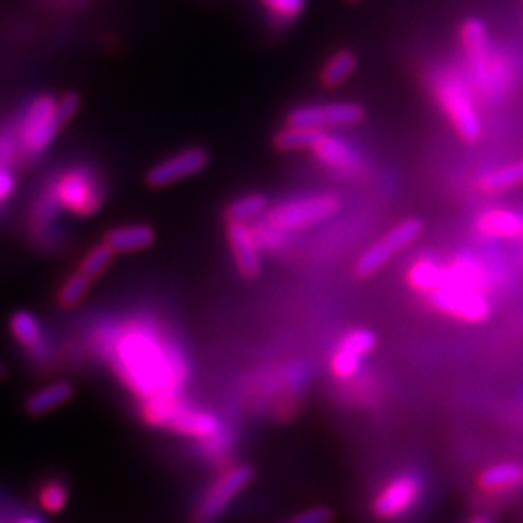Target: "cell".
<instances>
[{
    "label": "cell",
    "instance_id": "1",
    "mask_svg": "<svg viewBox=\"0 0 523 523\" xmlns=\"http://www.w3.org/2000/svg\"><path fill=\"white\" fill-rule=\"evenodd\" d=\"M107 347L119 378L144 401L179 396L188 380L183 351L155 324L128 322Z\"/></svg>",
    "mask_w": 523,
    "mask_h": 523
},
{
    "label": "cell",
    "instance_id": "2",
    "mask_svg": "<svg viewBox=\"0 0 523 523\" xmlns=\"http://www.w3.org/2000/svg\"><path fill=\"white\" fill-rule=\"evenodd\" d=\"M142 419L150 427L167 429L204 442L216 440L225 434V425L221 417H217L212 411L188 405L179 396L144 401Z\"/></svg>",
    "mask_w": 523,
    "mask_h": 523
},
{
    "label": "cell",
    "instance_id": "3",
    "mask_svg": "<svg viewBox=\"0 0 523 523\" xmlns=\"http://www.w3.org/2000/svg\"><path fill=\"white\" fill-rule=\"evenodd\" d=\"M431 92L463 142L477 144L483 136V126L462 76L456 70L438 68L431 76Z\"/></svg>",
    "mask_w": 523,
    "mask_h": 523
},
{
    "label": "cell",
    "instance_id": "4",
    "mask_svg": "<svg viewBox=\"0 0 523 523\" xmlns=\"http://www.w3.org/2000/svg\"><path fill=\"white\" fill-rule=\"evenodd\" d=\"M45 192L61 210H66L72 216H93L105 202L103 186L97 179V173L90 167L64 169L49 183Z\"/></svg>",
    "mask_w": 523,
    "mask_h": 523
},
{
    "label": "cell",
    "instance_id": "5",
    "mask_svg": "<svg viewBox=\"0 0 523 523\" xmlns=\"http://www.w3.org/2000/svg\"><path fill=\"white\" fill-rule=\"evenodd\" d=\"M57 105H59V99L43 93V95H37L24 109L18 130H16L22 155L35 157V155L43 154L53 144V140L59 136L62 126L59 123V115H57Z\"/></svg>",
    "mask_w": 523,
    "mask_h": 523
},
{
    "label": "cell",
    "instance_id": "6",
    "mask_svg": "<svg viewBox=\"0 0 523 523\" xmlns=\"http://www.w3.org/2000/svg\"><path fill=\"white\" fill-rule=\"evenodd\" d=\"M341 210V200L334 192H322L299 200L281 202L268 210L266 221L279 231L289 233L297 229H307L336 216Z\"/></svg>",
    "mask_w": 523,
    "mask_h": 523
},
{
    "label": "cell",
    "instance_id": "7",
    "mask_svg": "<svg viewBox=\"0 0 523 523\" xmlns=\"http://www.w3.org/2000/svg\"><path fill=\"white\" fill-rule=\"evenodd\" d=\"M423 231H425V223L419 217L403 219L357 258V262L353 266V274L359 279L374 276L396 254H400L401 250L413 245L423 235Z\"/></svg>",
    "mask_w": 523,
    "mask_h": 523
},
{
    "label": "cell",
    "instance_id": "8",
    "mask_svg": "<svg viewBox=\"0 0 523 523\" xmlns=\"http://www.w3.org/2000/svg\"><path fill=\"white\" fill-rule=\"evenodd\" d=\"M463 53L467 57L469 72L473 84L479 92L493 93L498 88V74H496V61L493 51L489 47L487 26L481 18H467L460 30Z\"/></svg>",
    "mask_w": 523,
    "mask_h": 523
},
{
    "label": "cell",
    "instance_id": "9",
    "mask_svg": "<svg viewBox=\"0 0 523 523\" xmlns=\"http://www.w3.org/2000/svg\"><path fill=\"white\" fill-rule=\"evenodd\" d=\"M252 481L254 469L247 463H239L225 469L200 500L190 523H217L227 512L231 502L243 493Z\"/></svg>",
    "mask_w": 523,
    "mask_h": 523
},
{
    "label": "cell",
    "instance_id": "10",
    "mask_svg": "<svg viewBox=\"0 0 523 523\" xmlns=\"http://www.w3.org/2000/svg\"><path fill=\"white\" fill-rule=\"evenodd\" d=\"M427 299L436 312L465 324H481L491 316V305L485 293L456 283L452 277H448V283L436 289Z\"/></svg>",
    "mask_w": 523,
    "mask_h": 523
},
{
    "label": "cell",
    "instance_id": "11",
    "mask_svg": "<svg viewBox=\"0 0 523 523\" xmlns=\"http://www.w3.org/2000/svg\"><path fill=\"white\" fill-rule=\"evenodd\" d=\"M423 494V479L415 471L392 477L370 502V512L378 522H392L405 516Z\"/></svg>",
    "mask_w": 523,
    "mask_h": 523
},
{
    "label": "cell",
    "instance_id": "12",
    "mask_svg": "<svg viewBox=\"0 0 523 523\" xmlns=\"http://www.w3.org/2000/svg\"><path fill=\"white\" fill-rule=\"evenodd\" d=\"M367 119V109L355 101H332L318 105H299L291 109L285 117L289 126L301 128H339V126H357Z\"/></svg>",
    "mask_w": 523,
    "mask_h": 523
},
{
    "label": "cell",
    "instance_id": "13",
    "mask_svg": "<svg viewBox=\"0 0 523 523\" xmlns=\"http://www.w3.org/2000/svg\"><path fill=\"white\" fill-rule=\"evenodd\" d=\"M208 163H210V154L204 148L200 146L185 148L179 154L169 155L167 159L155 163L146 175V183L152 188L175 185L183 179L198 175L208 167Z\"/></svg>",
    "mask_w": 523,
    "mask_h": 523
},
{
    "label": "cell",
    "instance_id": "14",
    "mask_svg": "<svg viewBox=\"0 0 523 523\" xmlns=\"http://www.w3.org/2000/svg\"><path fill=\"white\" fill-rule=\"evenodd\" d=\"M376 343H378L376 334L367 328H357V330L347 332L343 338L339 339V343L332 353V359H330L332 376L341 382L351 380L361 369V363L365 361V357L376 347Z\"/></svg>",
    "mask_w": 523,
    "mask_h": 523
},
{
    "label": "cell",
    "instance_id": "15",
    "mask_svg": "<svg viewBox=\"0 0 523 523\" xmlns=\"http://www.w3.org/2000/svg\"><path fill=\"white\" fill-rule=\"evenodd\" d=\"M225 237L233 254L235 266L245 279H256L262 274V248L258 245L248 223H227Z\"/></svg>",
    "mask_w": 523,
    "mask_h": 523
},
{
    "label": "cell",
    "instance_id": "16",
    "mask_svg": "<svg viewBox=\"0 0 523 523\" xmlns=\"http://www.w3.org/2000/svg\"><path fill=\"white\" fill-rule=\"evenodd\" d=\"M310 154L314 155L320 163H324L326 167H330L332 171L339 173L341 177H347V179L361 177V171H363L361 155L353 150L351 144L339 140L328 132H324L320 136V140L314 144Z\"/></svg>",
    "mask_w": 523,
    "mask_h": 523
},
{
    "label": "cell",
    "instance_id": "17",
    "mask_svg": "<svg viewBox=\"0 0 523 523\" xmlns=\"http://www.w3.org/2000/svg\"><path fill=\"white\" fill-rule=\"evenodd\" d=\"M8 330L14 341L30 355L33 361H43L49 353L45 330L39 318L30 310H16L8 320Z\"/></svg>",
    "mask_w": 523,
    "mask_h": 523
},
{
    "label": "cell",
    "instance_id": "18",
    "mask_svg": "<svg viewBox=\"0 0 523 523\" xmlns=\"http://www.w3.org/2000/svg\"><path fill=\"white\" fill-rule=\"evenodd\" d=\"M523 485V463L500 462L485 467L477 475V491L483 494H504Z\"/></svg>",
    "mask_w": 523,
    "mask_h": 523
},
{
    "label": "cell",
    "instance_id": "19",
    "mask_svg": "<svg viewBox=\"0 0 523 523\" xmlns=\"http://www.w3.org/2000/svg\"><path fill=\"white\" fill-rule=\"evenodd\" d=\"M157 239L155 229L152 225L146 223H130V225H121L111 229L103 243L113 248L117 254H126V252H140L146 248L152 247Z\"/></svg>",
    "mask_w": 523,
    "mask_h": 523
},
{
    "label": "cell",
    "instance_id": "20",
    "mask_svg": "<svg viewBox=\"0 0 523 523\" xmlns=\"http://www.w3.org/2000/svg\"><path fill=\"white\" fill-rule=\"evenodd\" d=\"M477 229L494 239H514L522 235L523 221L510 210H489L477 217Z\"/></svg>",
    "mask_w": 523,
    "mask_h": 523
},
{
    "label": "cell",
    "instance_id": "21",
    "mask_svg": "<svg viewBox=\"0 0 523 523\" xmlns=\"http://www.w3.org/2000/svg\"><path fill=\"white\" fill-rule=\"evenodd\" d=\"M450 272L444 266H438L431 260H419L413 264L407 272V285L423 295H431L436 289L444 287L448 283Z\"/></svg>",
    "mask_w": 523,
    "mask_h": 523
},
{
    "label": "cell",
    "instance_id": "22",
    "mask_svg": "<svg viewBox=\"0 0 523 523\" xmlns=\"http://www.w3.org/2000/svg\"><path fill=\"white\" fill-rule=\"evenodd\" d=\"M357 53L351 49H341L338 53H334L326 64L320 70V84L326 90H336L341 84H345L353 72L357 70Z\"/></svg>",
    "mask_w": 523,
    "mask_h": 523
},
{
    "label": "cell",
    "instance_id": "23",
    "mask_svg": "<svg viewBox=\"0 0 523 523\" xmlns=\"http://www.w3.org/2000/svg\"><path fill=\"white\" fill-rule=\"evenodd\" d=\"M72 396H74V388L70 382H55L33 392L26 401V409L33 417H39L49 411H55L66 401L72 400Z\"/></svg>",
    "mask_w": 523,
    "mask_h": 523
},
{
    "label": "cell",
    "instance_id": "24",
    "mask_svg": "<svg viewBox=\"0 0 523 523\" xmlns=\"http://www.w3.org/2000/svg\"><path fill=\"white\" fill-rule=\"evenodd\" d=\"M326 130L301 128V126H285L277 130L274 136V148L277 152H310L314 144Z\"/></svg>",
    "mask_w": 523,
    "mask_h": 523
},
{
    "label": "cell",
    "instance_id": "25",
    "mask_svg": "<svg viewBox=\"0 0 523 523\" xmlns=\"http://www.w3.org/2000/svg\"><path fill=\"white\" fill-rule=\"evenodd\" d=\"M270 210V200L266 194L262 192H250V194H245L237 200H233L225 212H223V217L227 223H248L256 217L262 216L264 212Z\"/></svg>",
    "mask_w": 523,
    "mask_h": 523
},
{
    "label": "cell",
    "instance_id": "26",
    "mask_svg": "<svg viewBox=\"0 0 523 523\" xmlns=\"http://www.w3.org/2000/svg\"><path fill=\"white\" fill-rule=\"evenodd\" d=\"M520 185H523V159L485 173L483 177H479V183H477V186L487 194L506 192V190Z\"/></svg>",
    "mask_w": 523,
    "mask_h": 523
},
{
    "label": "cell",
    "instance_id": "27",
    "mask_svg": "<svg viewBox=\"0 0 523 523\" xmlns=\"http://www.w3.org/2000/svg\"><path fill=\"white\" fill-rule=\"evenodd\" d=\"M90 287H92V279L84 276L80 270L70 274L57 293L59 307L74 308L76 305H80L86 299V295L90 293Z\"/></svg>",
    "mask_w": 523,
    "mask_h": 523
},
{
    "label": "cell",
    "instance_id": "28",
    "mask_svg": "<svg viewBox=\"0 0 523 523\" xmlns=\"http://www.w3.org/2000/svg\"><path fill=\"white\" fill-rule=\"evenodd\" d=\"M115 254H117V252L109 247V245L99 243V245H95V247L90 248V250L84 254L78 270H80L84 276L90 277L93 281V279L103 276V274L109 270V266H111L113 260H115Z\"/></svg>",
    "mask_w": 523,
    "mask_h": 523
},
{
    "label": "cell",
    "instance_id": "29",
    "mask_svg": "<svg viewBox=\"0 0 523 523\" xmlns=\"http://www.w3.org/2000/svg\"><path fill=\"white\" fill-rule=\"evenodd\" d=\"M258 2L277 24H291L299 20L307 8V0H258Z\"/></svg>",
    "mask_w": 523,
    "mask_h": 523
},
{
    "label": "cell",
    "instance_id": "30",
    "mask_svg": "<svg viewBox=\"0 0 523 523\" xmlns=\"http://www.w3.org/2000/svg\"><path fill=\"white\" fill-rule=\"evenodd\" d=\"M39 504L45 512H51V514L61 512V510H64V506L68 504V487L59 479L47 481L39 489Z\"/></svg>",
    "mask_w": 523,
    "mask_h": 523
},
{
    "label": "cell",
    "instance_id": "31",
    "mask_svg": "<svg viewBox=\"0 0 523 523\" xmlns=\"http://www.w3.org/2000/svg\"><path fill=\"white\" fill-rule=\"evenodd\" d=\"M334 518L336 514L330 506H312L293 516L289 523H332Z\"/></svg>",
    "mask_w": 523,
    "mask_h": 523
},
{
    "label": "cell",
    "instance_id": "32",
    "mask_svg": "<svg viewBox=\"0 0 523 523\" xmlns=\"http://www.w3.org/2000/svg\"><path fill=\"white\" fill-rule=\"evenodd\" d=\"M80 105H82V101H80L78 93L68 92L62 95L59 99V105H57V115H59V123H61L62 128L78 113Z\"/></svg>",
    "mask_w": 523,
    "mask_h": 523
},
{
    "label": "cell",
    "instance_id": "33",
    "mask_svg": "<svg viewBox=\"0 0 523 523\" xmlns=\"http://www.w3.org/2000/svg\"><path fill=\"white\" fill-rule=\"evenodd\" d=\"M16 190V175L10 165H0V206L10 200Z\"/></svg>",
    "mask_w": 523,
    "mask_h": 523
},
{
    "label": "cell",
    "instance_id": "34",
    "mask_svg": "<svg viewBox=\"0 0 523 523\" xmlns=\"http://www.w3.org/2000/svg\"><path fill=\"white\" fill-rule=\"evenodd\" d=\"M467 523H494V520L491 516H487V514H477V516L469 518Z\"/></svg>",
    "mask_w": 523,
    "mask_h": 523
},
{
    "label": "cell",
    "instance_id": "35",
    "mask_svg": "<svg viewBox=\"0 0 523 523\" xmlns=\"http://www.w3.org/2000/svg\"><path fill=\"white\" fill-rule=\"evenodd\" d=\"M16 523H45L41 518H37V516H24V518H20L18 522Z\"/></svg>",
    "mask_w": 523,
    "mask_h": 523
},
{
    "label": "cell",
    "instance_id": "36",
    "mask_svg": "<svg viewBox=\"0 0 523 523\" xmlns=\"http://www.w3.org/2000/svg\"><path fill=\"white\" fill-rule=\"evenodd\" d=\"M8 374V369H6V365L0 361V378H4Z\"/></svg>",
    "mask_w": 523,
    "mask_h": 523
},
{
    "label": "cell",
    "instance_id": "37",
    "mask_svg": "<svg viewBox=\"0 0 523 523\" xmlns=\"http://www.w3.org/2000/svg\"><path fill=\"white\" fill-rule=\"evenodd\" d=\"M347 2H351V4H357V2H361V0H347Z\"/></svg>",
    "mask_w": 523,
    "mask_h": 523
},
{
    "label": "cell",
    "instance_id": "38",
    "mask_svg": "<svg viewBox=\"0 0 523 523\" xmlns=\"http://www.w3.org/2000/svg\"><path fill=\"white\" fill-rule=\"evenodd\" d=\"M279 523H289V522H279Z\"/></svg>",
    "mask_w": 523,
    "mask_h": 523
}]
</instances>
